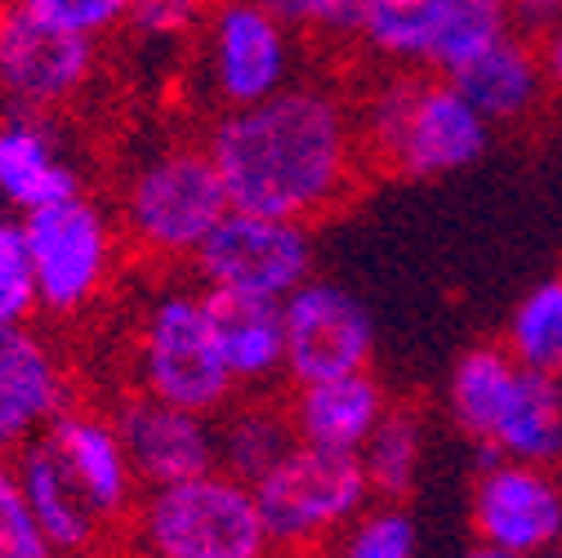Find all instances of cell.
I'll return each mask as SVG.
<instances>
[{"mask_svg":"<svg viewBox=\"0 0 562 558\" xmlns=\"http://www.w3.org/2000/svg\"><path fill=\"white\" fill-rule=\"evenodd\" d=\"M205 148L237 211L300 224L335 215L367 170L353 99L317 77H300L263 103L215 112Z\"/></svg>","mask_w":562,"mask_h":558,"instance_id":"cell-1","label":"cell"},{"mask_svg":"<svg viewBox=\"0 0 562 558\" xmlns=\"http://www.w3.org/2000/svg\"><path fill=\"white\" fill-rule=\"evenodd\" d=\"M353 116L367 170L393 179H447L469 170L491 144V121L442 72L380 67L353 99Z\"/></svg>","mask_w":562,"mask_h":558,"instance_id":"cell-2","label":"cell"},{"mask_svg":"<svg viewBox=\"0 0 562 558\" xmlns=\"http://www.w3.org/2000/svg\"><path fill=\"white\" fill-rule=\"evenodd\" d=\"M228 211L233 201L205 138L201 144L175 138L144 153L125 170L116 192L125 246L148 264H192L201 242L220 228Z\"/></svg>","mask_w":562,"mask_h":558,"instance_id":"cell-3","label":"cell"},{"mask_svg":"<svg viewBox=\"0 0 562 558\" xmlns=\"http://www.w3.org/2000/svg\"><path fill=\"white\" fill-rule=\"evenodd\" d=\"M134 540L144 558H272L255 487L228 469L144 487L134 501Z\"/></svg>","mask_w":562,"mask_h":558,"instance_id":"cell-4","label":"cell"},{"mask_svg":"<svg viewBox=\"0 0 562 558\" xmlns=\"http://www.w3.org/2000/svg\"><path fill=\"white\" fill-rule=\"evenodd\" d=\"M250 487L272 549L295 558H308L322 545L339 540V532L375 501L358 451L313 447L300 438Z\"/></svg>","mask_w":562,"mask_h":558,"instance_id":"cell-5","label":"cell"},{"mask_svg":"<svg viewBox=\"0 0 562 558\" xmlns=\"http://www.w3.org/2000/svg\"><path fill=\"white\" fill-rule=\"evenodd\" d=\"M23 228L32 246L41 313L54 322L90 313L116 282L121 255L130 250L116 211H108L86 188L23 215Z\"/></svg>","mask_w":562,"mask_h":558,"instance_id":"cell-6","label":"cell"},{"mask_svg":"<svg viewBox=\"0 0 562 558\" xmlns=\"http://www.w3.org/2000/svg\"><path fill=\"white\" fill-rule=\"evenodd\" d=\"M134 384L205 415H220L233 402L237 384L220 354L215 317L201 287H166L148 300L134 339Z\"/></svg>","mask_w":562,"mask_h":558,"instance_id":"cell-7","label":"cell"},{"mask_svg":"<svg viewBox=\"0 0 562 558\" xmlns=\"http://www.w3.org/2000/svg\"><path fill=\"white\" fill-rule=\"evenodd\" d=\"M304 36L263 0H215L192 41L196 90L215 112L250 108L300 81Z\"/></svg>","mask_w":562,"mask_h":558,"instance_id":"cell-8","label":"cell"},{"mask_svg":"<svg viewBox=\"0 0 562 558\" xmlns=\"http://www.w3.org/2000/svg\"><path fill=\"white\" fill-rule=\"evenodd\" d=\"M509 27V0H367L353 49L389 72L451 77L460 63H469Z\"/></svg>","mask_w":562,"mask_h":558,"instance_id":"cell-9","label":"cell"},{"mask_svg":"<svg viewBox=\"0 0 562 558\" xmlns=\"http://www.w3.org/2000/svg\"><path fill=\"white\" fill-rule=\"evenodd\" d=\"M201 291L286 300L313 277V233L300 220H277L259 211H233L192 255Z\"/></svg>","mask_w":562,"mask_h":558,"instance_id":"cell-10","label":"cell"},{"mask_svg":"<svg viewBox=\"0 0 562 558\" xmlns=\"http://www.w3.org/2000/svg\"><path fill=\"white\" fill-rule=\"evenodd\" d=\"M103 41L58 27L23 5L0 14V99L27 112L72 108L99 77Z\"/></svg>","mask_w":562,"mask_h":558,"instance_id":"cell-11","label":"cell"},{"mask_svg":"<svg viewBox=\"0 0 562 558\" xmlns=\"http://www.w3.org/2000/svg\"><path fill=\"white\" fill-rule=\"evenodd\" d=\"M473 532L518 558H540L562 545V478L549 465L514 460L482 447L473 482Z\"/></svg>","mask_w":562,"mask_h":558,"instance_id":"cell-12","label":"cell"},{"mask_svg":"<svg viewBox=\"0 0 562 558\" xmlns=\"http://www.w3.org/2000/svg\"><path fill=\"white\" fill-rule=\"evenodd\" d=\"M286 317V380H330L348 371H367L375 354V326L367 304L322 277H308L281 300Z\"/></svg>","mask_w":562,"mask_h":558,"instance_id":"cell-13","label":"cell"},{"mask_svg":"<svg viewBox=\"0 0 562 558\" xmlns=\"http://www.w3.org/2000/svg\"><path fill=\"white\" fill-rule=\"evenodd\" d=\"M77 402L67 362L36 322L0 326V456L23 451Z\"/></svg>","mask_w":562,"mask_h":558,"instance_id":"cell-14","label":"cell"},{"mask_svg":"<svg viewBox=\"0 0 562 558\" xmlns=\"http://www.w3.org/2000/svg\"><path fill=\"white\" fill-rule=\"evenodd\" d=\"M112 425L144 487L192 478L220 465L215 415H205V411H188V406H175V402H161L144 389H134L112 406Z\"/></svg>","mask_w":562,"mask_h":558,"instance_id":"cell-15","label":"cell"},{"mask_svg":"<svg viewBox=\"0 0 562 558\" xmlns=\"http://www.w3.org/2000/svg\"><path fill=\"white\" fill-rule=\"evenodd\" d=\"M23 482V496L41 523V532L67 554V558H94L108 540V532L116 527L94 496L81 487V478L72 473V465L63 460V451L54 447L49 434L32 438L23 451L10 456Z\"/></svg>","mask_w":562,"mask_h":558,"instance_id":"cell-16","label":"cell"},{"mask_svg":"<svg viewBox=\"0 0 562 558\" xmlns=\"http://www.w3.org/2000/svg\"><path fill=\"white\" fill-rule=\"evenodd\" d=\"M81 166L67 153L49 112L10 108L0 116V205L14 215H32L49 201L81 192Z\"/></svg>","mask_w":562,"mask_h":558,"instance_id":"cell-17","label":"cell"},{"mask_svg":"<svg viewBox=\"0 0 562 558\" xmlns=\"http://www.w3.org/2000/svg\"><path fill=\"white\" fill-rule=\"evenodd\" d=\"M451 81L464 90V99L491 121V125H522L531 121L544 99L553 94L540 41L509 27L491 45H482L469 63H460Z\"/></svg>","mask_w":562,"mask_h":558,"instance_id":"cell-18","label":"cell"},{"mask_svg":"<svg viewBox=\"0 0 562 558\" xmlns=\"http://www.w3.org/2000/svg\"><path fill=\"white\" fill-rule=\"evenodd\" d=\"M54 438V447L63 451V460L72 465V473L81 478V487L94 496V505L121 523L134 514V496H138V473L125 456V443L112 425V411H94V406H81L72 402L58 421L45 429Z\"/></svg>","mask_w":562,"mask_h":558,"instance_id":"cell-19","label":"cell"},{"mask_svg":"<svg viewBox=\"0 0 562 558\" xmlns=\"http://www.w3.org/2000/svg\"><path fill=\"white\" fill-rule=\"evenodd\" d=\"M389 393L371 371H348L330 380L295 384L291 398V425L300 443L335 447V451H362V443L375 434V425L389 411Z\"/></svg>","mask_w":562,"mask_h":558,"instance_id":"cell-20","label":"cell"},{"mask_svg":"<svg viewBox=\"0 0 562 558\" xmlns=\"http://www.w3.org/2000/svg\"><path fill=\"white\" fill-rule=\"evenodd\" d=\"M205 304H210V317H215L220 354L237 389H263L277 376H286V317H281V300L205 291Z\"/></svg>","mask_w":562,"mask_h":558,"instance_id":"cell-21","label":"cell"},{"mask_svg":"<svg viewBox=\"0 0 562 558\" xmlns=\"http://www.w3.org/2000/svg\"><path fill=\"white\" fill-rule=\"evenodd\" d=\"M482 447L514 460H531V465H558L562 460V380L518 362L514 389Z\"/></svg>","mask_w":562,"mask_h":558,"instance_id":"cell-22","label":"cell"},{"mask_svg":"<svg viewBox=\"0 0 562 558\" xmlns=\"http://www.w3.org/2000/svg\"><path fill=\"white\" fill-rule=\"evenodd\" d=\"M514 376H518V358L505 344H477L456 358L447 380V415L477 447L496 429V415L514 389Z\"/></svg>","mask_w":562,"mask_h":558,"instance_id":"cell-23","label":"cell"},{"mask_svg":"<svg viewBox=\"0 0 562 558\" xmlns=\"http://www.w3.org/2000/svg\"><path fill=\"white\" fill-rule=\"evenodd\" d=\"M215 438H220V469L237 473L241 482H259L295 447V425L286 406H272V402L233 406L228 402L215 421Z\"/></svg>","mask_w":562,"mask_h":558,"instance_id":"cell-24","label":"cell"},{"mask_svg":"<svg viewBox=\"0 0 562 558\" xmlns=\"http://www.w3.org/2000/svg\"><path fill=\"white\" fill-rule=\"evenodd\" d=\"M358 456L375 501H406L419 478V465H425V421H419V411L389 406Z\"/></svg>","mask_w":562,"mask_h":558,"instance_id":"cell-25","label":"cell"},{"mask_svg":"<svg viewBox=\"0 0 562 558\" xmlns=\"http://www.w3.org/2000/svg\"><path fill=\"white\" fill-rule=\"evenodd\" d=\"M505 348L531 371L562 380V277H544L531 287L505 331Z\"/></svg>","mask_w":562,"mask_h":558,"instance_id":"cell-26","label":"cell"},{"mask_svg":"<svg viewBox=\"0 0 562 558\" xmlns=\"http://www.w3.org/2000/svg\"><path fill=\"white\" fill-rule=\"evenodd\" d=\"M415 549L419 532L402 501H375L339 532L330 558H415Z\"/></svg>","mask_w":562,"mask_h":558,"instance_id":"cell-27","label":"cell"},{"mask_svg":"<svg viewBox=\"0 0 562 558\" xmlns=\"http://www.w3.org/2000/svg\"><path fill=\"white\" fill-rule=\"evenodd\" d=\"M36 313H41V291H36L23 215L0 211V326L32 322Z\"/></svg>","mask_w":562,"mask_h":558,"instance_id":"cell-28","label":"cell"},{"mask_svg":"<svg viewBox=\"0 0 562 558\" xmlns=\"http://www.w3.org/2000/svg\"><path fill=\"white\" fill-rule=\"evenodd\" d=\"M210 10H215V0H134L125 32L148 49L192 45L196 32L205 27Z\"/></svg>","mask_w":562,"mask_h":558,"instance_id":"cell-29","label":"cell"},{"mask_svg":"<svg viewBox=\"0 0 562 558\" xmlns=\"http://www.w3.org/2000/svg\"><path fill=\"white\" fill-rule=\"evenodd\" d=\"M0 558H67L41 532L10 456H0Z\"/></svg>","mask_w":562,"mask_h":558,"instance_id":"cell-30","label":"cell"},{"mask_svg":"<svg viewBox=\"0 0 562 558\" xmlns=\"http://www.w3.org/2000/svg\"><path fill=\"white\" fill-rule=\"evenodd\" d=\"M263 5L277 10L304 41L353 45V32H358L367 0H263Z\"/></svg>","mask_w":562,"mask_h":558,"instance_id":"cell-31","label":"cell"},{"mask_svg":"<svg viewBox=\"0 0 562 558\" xmlns=\"http://www.w3.org/2000/svg\"><path fill=\"white\" fill-rule=\"evenodd\" d=\"M14 5H23V10H32L58 27H72L81 36L108 41V36L125 32L134 0H14Z\"/></svg>","mask_w":562,"mask_h":558,"instance_id":"cell-32","label":"cell"},{"mask_svg":"<svg viewBox=\"0 0 562 558\" xmlns=\"http://www.w3.org/2000/svg\"><path fill=\"white\" fill-rule=\"evenodd\" d=\"M509 5H514V27L536 41L562 19V0H509Z\"/></svg>","mask_w":562,"mask_h":558,"instance_id":"cell-33","label":"cell"},{"mask_svg":"<svg viewBox=\"0 0 562 558\" xmlns=\"http://www.w3.org/2000/svg\"><path fill=\"white\" fill-rule=\"evenodd\" d=\"M540 54H544V72H549V86L553 94L562 99V19L540 36Z\"/></svg>","mask_w":562,"mask_h":558,"instance_id":"cell-34","label":"cell"},{"mask_svg":"<svg viewBox=\"0 0 562 558\" xmlns=\"http://www.w3.org/2000/svg\"><path fill=\"white\" fill-rule=\"evenodd\" d=\"M469 558H518V554H505V549H496V545H482V540H477V549H473Z\"/></svg>","mask_w":562,"mask_h":558,"instance_id":"cell-35","label":"cell"},{"mask_svg":"<svg viewBox=\"0 0 562 558\" xmlns=\"http://www.w3.org/2000/svg\"><path fill=\"white\" fill-rule=\"evenodd\" d=\"M10 5H14V0H0V14H5V10H10Z\"/></svg>","mask_w":562,"mask_h":558,"instance_id":"cell-36","label":"cell"}]
</instances>
